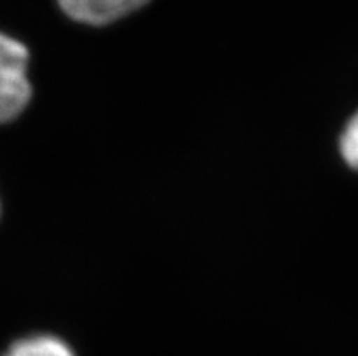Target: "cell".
<instances>
[{
  "mask_svg": "<svg viewBox=\"0 0 358 356\" xmlns=\"http://www.w3.org/2000/svg\"><path fill=\"white\" fill-rule=\"evenodd\" d=\"M150 0H59L71 20L87 26H106L141 9Z\"/></svg>",
  "mask_w": 358,
  "mask_h": 356,
  "instance_id": "cell-2",
  "label": "cell"
},
{
  "mask_svg": "<svg viewBox=\"0 0 358 356\" xmlns=\"http://www.w3.org/2000/svg\"><path fill=\"white\" fill-rule=\"evenodd\" d=\"M29 51L20 41L0 31V124L22 115L33 97L27 75Z\"/></svg>",
  "mask_w": 358,
  "mask_h": 356,
  "instance_id": "cell-1",
  "label": "cell"
},
{
  "mask_svg": "<svg viewBox=\"0 0 358 356\" xmlns=\"http://www.w3.org/2000/svg\"><path fill=\"white\" fill-rule=\"evenodd\" d=\"M2 356H75V353L53 334H33L11 343Z\"/></svg>",
  "mask_w": 358,
  "mask_h": 356,
  "instance_id": "cell-3",
  "label": "cell"
},
{
  "mask_svg": "<svg viewBox=\"0 0 358 356\" xmlns=\"http://www.w3.org/2000/svg\"><path fill=\"white\" fill-rule=\"evenodd\" d=\"M338 148H341V155L344 158V162L358 171V111L345 124L341 135V142H338Z\"/></svg>",
  "mask_w": 358,
  "mask_h": 356,
  "instance_id": "cell-4",
  "label": "cell"
}]
</instances>
